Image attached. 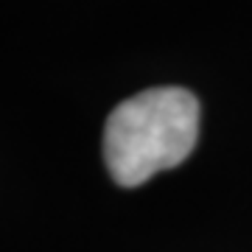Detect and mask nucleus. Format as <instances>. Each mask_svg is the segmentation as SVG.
I'll use <instances>...</instances> for the list:
<instances>
[{
	"mask_svg": "<svg viewBox=\"0 0 252 252\" xmlns=\"http://www.w3.org/2000/svg\"><path fill=\"white\" fill-rule=\"evenodd\" d=\"M199 101L182 87H154L121 101L104 126V160L112 180L137 188L180 165L196 146Z\"/></svg>",
	"mask_w": 252,
	"mask_h": 252,
	"instance_id": "f257e3e1",
	"label": "nucleus"
}]
</instances>
